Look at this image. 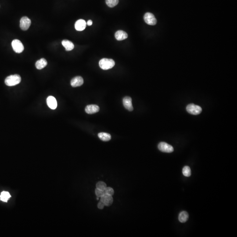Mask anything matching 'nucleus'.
Returning a JSON list of instances; mask_svg holds the SVG:
<instances>
[{"instance_id": "a211bd4d", "label": "nucleus", "mask_w": 237, "mask_h": 237, "mask_svg": "<svg viewBox=\"0 0 237 237\" xmlns=\"http://www.w3.org/2000/svg\"><path fill=\"white\" fill-rule=\"evenodd\" d=\"M98 136L101 140L104 141H109L111 139V136L110 134L108 133H104V132L99 133L98 134Z\"/></svg>"}, {"instance_id": "f8f14e48", "label": "nucleus", "mask_w": 237, "mask_h": 237, "mask_svg": "<svg viewBox=\"0 0 237 237\" xmlns=\"http://www.w3.org/2000/svg\"><path fill=\"white\" fill-rule=\"evenodd\" d=\"M87 23L83 19H79L76 22L75 28L77 31H83L86 28Z\"/></svg>"}, {"instance_id": "4468645a", "label": "nucleus", "mask_w": 237, "mask_h": 237, "mask_svg": "<svg viewBox=\"0 0 237 237\" xmlns=\"http://www.w3.org/2000/svg\"><path fill=\"white\" fill-rule=\"evenodd\" d=\"M115 38L118 41H123L127 38L128 35L126 32L120 30L115 33Z\"/></svg>"}, {"instance_id": "9b49d317", "label": "nucleus", "mask_w": 237, "mask_h": 237, "mask_svg": "<svg viewBox=\"0 0 237 237\" xmlns=\"http://www.w3.org/2000/svg\"><path fill=\"white\" fill-rule=\"evenodd\" d=\"M83 83V80L81 76H78L73 78L71 81V85L72 87H80Z\"/></svg>"}, {"instance_id": "4be33fe9", "label": "nucleus", "mask_w": 237, "mask_h": 237, "mask_svg": "<svg viewBox=\"0 0 237 237\" xmlns=\"http://www.w3.org/2000/svg\"><path fill=\"white\" fill-rule=\"evenodd\" d=\"M106 187H107V185L106 184L102 181H99L96 184V188L101 190V191H104Z\"/></svg>"}, {"instance_id": "ddd939ff", "label": "nucleus", "mask_w": 237, "mask_h": 237, "mask_svg": "<svg viewBox=\"0 0 237 237\" xmlns=\"http://www.w3.org/2000/svg\"><path fill=\"white\" fill-rule=\"evenodd\" d=\"M48 105L50 109L55 110L57 107V102L54 97L52 96H49L47 99Z\"/></svg>"}, {"instance_id": "39448f33", "label": "nucleus", "mask_w": 237, "mask_h": 237, "mask_svg": "<svg viewBox=\"0 0 237 237\" xmlns=\"http://www.w3.org/2000/svg\"><path fill=\"white\" fill-rule=\"evenodd\" d=\"M158 149L160 151L166 153H171L174 152V147L172 146L166 142H160L158 145Z\"/></svg>"}, {"instance_id": "20e7f679", "label": "nucleus", "mask_w": 237, "mask_h": 237, "mask_svg": "<svg viewBox=\"0 0 237 237\" xmlns=\"http://www.w3.org/2000/svg\"><path fill=\"white\" fill-rule=\"evenodd\" d=\"M12 46L13 49L17 53H21L23 51L24 46L21 41L19 40H14L12 41Z\"/></svg>"}, {"instance_id": "aec40b11", "label": "nucleus", "mask_w": 237, "mask_h": 237, "mask_svg": "<svg viewBox=\"0 0 237 237\" xmlns=\"http://www.w3.org/2000/svg\"><path fill=\"white\" fill-rule=\"evenodd\" d=\"M106 4L110 8H113L116 6L118 4V0H105Z\"/></svg>"}, {"instance_id": "6e6552de", "label": "nucleus", "mask_w": 237, "mask_h": 237, "mask_svg": "<svg viewBox=\"0 0 237 237\" xmlns=\"http://www.w3.org/2000/svg\"><path fill=\"white\" fill-rule=\"evenodd\" d=\"M100 201L104 204L105 206H110L113 203V198L112 196L104 194L101 197Z\"/></svg>"}, {"instance_id": "2eb2a0df", "label": "nucleus", "mask_w": 237, "mask_h": 237, "mask_svg": "<svg viewBox=\"0 0 237 237\" xmlns=\"http://www.w3.org/2000/svg\"><path fill=\"white\" fill-rule=\"evenodd\" d=\"M62 43L64 47L65 48L66 51H71L74 48V44L69 40H63L62 41Z\"/></svg>"}, {"instance_id": "0eeeda50", "label": "nucleus", "mask_w": 237, "mask_h": 237, "mask_svg": "<svg viewBox=\"0 0 237 237\" xmlns=\"http://www.w3.org/2000/svg\"><path fill=\"white\" fill-rule=\"evenodd\" d=\"M31 20L27 17H23L20 21V27L22 30H27L31 25Z\"/></svg>"}, {"instance_id": "a878e982", "label": "nucleus", "mask_w": 237, "mask_h": 237, "mask_svg": "<svg viewBox=\"0 0 237 237\" xmlns=\"http://www.w3.org/2000/svg\"><path fill=\"white\" fill-rule=\"evenodd\" d=\"M92 21L91 20H89L87 22V24L88 26H91L92 25Z\"/></svg>"}, {"instance_id": "f3484780", "label": "nucleus", "mask_w": 237, "mask_h": 237, "mask_svg": "<svg viewBox=\"0 0 237 237\" xmlns=\"http://www.w3.org/2000/svg\"><path fill=\"white\" fill-rule=\"evenodd\" d=\"M189 215L186 211H182L179 215L178 220L181 223H185L188 220Z\"/></svg>"}, {"instance_id": "dca6fc26", "label": "nucleus", "mask_w": 237, "mask_h": 237, "mask_svg": "<svg viewBox=\"0 0 237 237\" xmlns=\"http://www.w3.org/2000/svg\"><path fill=\"white\" fill-rule=\"evenodd\" d=\"M48 62L45 59H41L40 60L37 61L35 64V66L38 70H41L47 65Z\"/></svg>"}, {"instance_id": "1a4fd4ad", "label": "nucleus", "mask_w": 237, "mask_h": 237, "mask_svg": "<svg viewBox=\"0 0 237 237\" xmlns=\"http://www.w3.org/2000/svg\"><path fill=\"white\" fill-rule=\"evenodd\" d=\"M123 104L125 109L130 111H132L134 110L132 105V99L130 97H125L123 99Z\"/></svg>"}, {"instance_id": "393cba45", "label": "nucleus", "mask_w": 237, "mask_h": 237, "mask_svg": "<svg viewBox=\"0 0 237 237\" xmlns=\"http://www.w3.org/2000/svg\"><path fill=\"white\" fill-rule=\"evenodd\" d=\"M105 206V205L101 201H100L99 203L98 204V208L99 209H103Z\"/></svg>"}, {"instance_id": "5701e85b", "label": "nucleus", "mask_w": 237, "mask_h": 237, "mask_svg": "<svg viewBox=\"0 0 237 237\" xmlns=\"http://www.w3.org/2000/svg\"><path fill=\"white\" fill-rule=\"evenodd\" d=\"M104 192L105 194H107L110 196H112L114 194V190L113 188L110 187H106V188L104 191Z\"/></svg>"}, {"instance_id": "7ed1b4c3", "label": "nucleus", "mask_w": 237, "mask_h": 237, "mask_svg": "<svg viewBox=\"0 0 237 237\" xmlns=\"http://www.w3.org/2000/svg\"><path fill=\"white\" fill-rule=\"evenodd\" d=\"M187 112L190 114L193 115H197L201 113L202 109L200 106L196 105L193 104H191L187 105L186 107Z\"/></svg>"}, {"instance_id": "423d86ee", "label": "nucleus", "mask_w": 237, "mask_h": 237, "mask_svg": "<svg viewBox=\"0 0 237 237\" xmlns=\"http://www.w3.org/2000/svg\"><path fill=\"white\" fill-rule=\"evenodd\" d=\"M144 19L147 24L154 25L156 24L157 20L153 14L147 12L144 15Z\"/></svg>"}, {"instance_id": "f03ea898", "label": "nucleus", "mask_w": 237, "mask_h": 237, "mask_svg": "<svg viewBox=\"0 0 237 237\" xmlns=\"http://www.w3.org/2000/svg\"><path fill=\"white\" fill-rule=\"evenodd\" d=\"M100 67L103 70H108L112 69L114 67L115 63L114 60L112 59H101L99 63Z\"/></svg>"}, {"instance_id": "f257e3e1", "label": "nucleus", "mask_w": 237, "mask_h": 237, "mask_svg": "<svg viewBox=\"0 0 237 237\" xmlns=\"http://www.w3.org/2000/svg\"><path fill=\"white\" fill-rule=\"evenodd\" d=\"M21 78L19 75L14 74L8 76L5 80V83L8 86H13L20 83Z\"/></svg>"}, {"instance_id": "9d476101", "label": "nucleus", "mask_w": 237, "mask_h": 237, "mask_svg": "<svg viewBox=\"0 0 237 237\" xmlns=\"http://www.w3.org/2000/svg\"><path fill=\"white\" fill-rule=\"evenodd\" d=\"M99 110V106L96 105H89L86 106L85 110L87 114H92L97 113Z\"/></svg>"}, {"instance_id": "b1692460", "label": "nucleus", "mask_w": 237, "mask_h": 237, "mask_svg": "<svg viewBox=\"0 0 237 237\" xmlns=\"http://www.w3.org/2000/svg\"><path fill=\"white\" fill-rule=\"evenodd\" d=\"M95 192L96 196H97V197L99 198L101 197L105 194L104 191H101L97 188H96L95 190Z\"/></svg>"}, {"instance_id": "412c9836", "label": "nucleus", "mask_w": 237, "mask_h": 237, "mask_svg": "<svg viewBox=\"0 0 237 237\" xmlns=\"http://www.w3.org/2000/svg\"><path fill=\"white\" fill-rule=\"evenodd\" d=\"M182 173L185 176L189 177L191 175V169L188 166H185L182 169Z\"/></svg>"}, {"instance_id": "6ab92c4d", "label": "nucleus", "mask_w": 237, "mask_h": 237, "mask_svg": "<svg viewBox=\"0 0 237 237\" xmlns=\"http://www.w3.org/2000/svg\"><path fill=\"white\" fill-rule=\"evenodd\" d=\"M11 197V195L8 192L4 191L1 192V194L0 195V199L3 202H7Z\"/></svg>"}]
</instances>
